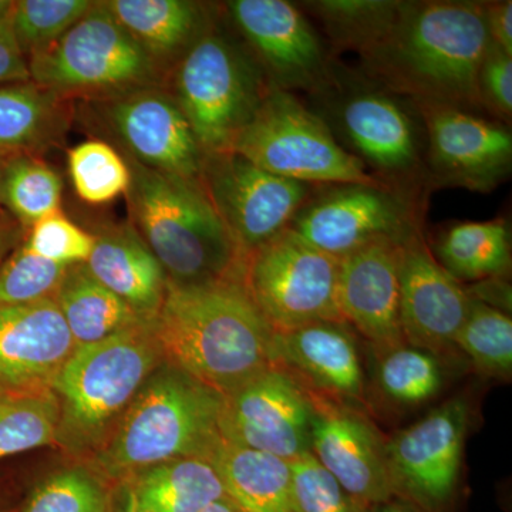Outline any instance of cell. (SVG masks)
Listing matches in <instances>:
<instances>
[{"label":"cell","mask_w":512,"mask_h":512,"mask_svg":"<svg viewBox=\"0 0 512 512\" xmlns=\"http://www.w3.org/2000/svg\"><path fill=\"white\" fill-rule=\"evenodd\" d=\"M485 2H404L389 32L360 55L366 76L414 106L481 109L477 79L487 47Z\"/></svg>","instance_id":"cell-1"},{"label":"cell","mask_w":512,"mask_h":512,"mask_svg":"<svg viewBox=\"0 0 512 512\" xmlns=\"http://www.w3.org/2000/svg\"><path fill=\"white\" fill-rule=\"evenodd\" d=\"M148 326L164 362L222 396L272 367L275 330L238 278L191 285L167 281Z\"/></svg>","instance_id":"cell-2"},{"label":"cell","mask_w":512,"mask_h":512,"mask_svg":"<svg viewBox=\"0 0 512 512\" xmlns=\"http://www.w3.org/2000/svg\"><path fill=\"white\" fill-rule=\"evenodd\" d=\"M222 402V394L163 360L97 451L92 470L113 487L168 461H210L222 441Z\"/></svg>","instance_id":"cell-3"},{"label":"cell","mask_w":512,"mask_h":512,"mask_svg":"<svg viewBox=\"0 0 512 512\" xmlns=\"http://www.w3.org/2000/svg\"><path fill=\"white\" fill-rule=\"evenodd\" d=\"M131 225L163 266L167 281L204 284L238 278L242 258L200 181L151 170L124 156Z\"/></svg>","instance_id":"cell-4"},{"label":"cell","mask_w":512,"mask_h":512,"mask_svg":"<svg viewBox=\"0 0 512 512\" xmlns=\"http://www.w3.org/2000/svg\"><path fill=\"white\" fill-rule=\"evenodd\" d=\"M148 322L79 346L57 373L52 384L59 402L56 443L64 450L97 453L163 362Z\"/></svg>","instance_id":"cell-5"},{"label":"cell","mask_w":512,"mask_h":512,"mask_svg":"<svg viewBox=\"0 0 512 512\" xmlns=\"http://www.w3.org/2000/svg\"><path fill=\"white\" fill-rule=\"evenodd\" d=\"M262 170L303 184L386 185L340 146L322 117L282 90H266L231 150Z\"/></svg>","instance_id":"cell-6"},{"label":"cell","mask_w":512,"mask_h":512,"mask_svg":"<svg viewBox=\"0 0 512 512\" xmlns=\"http://www.w3.org/2000/svg\"><path fill=\"white\" fill-rule=\"evenodd\" d=\"M173 97L204 157L231 150L268 84L251 57L208 28L177 64Z\"/></svg>","instance_id":"cell-7"},{"label":"cell","mask_w":512,"mask_h":512,"mask_svg":"<svg viewBox=\"0 0 512 512\" xmlns=\"http://www.w3.org/2000/svg\"><path fill=\"white\" fill-rule=\"evenodd\" d=\"M30 80L64 99H100L154 86L160 67L96 2L69 32L28 59Z\"/></svg>","instance_id":"cell-8"},{"label":"cell","mask_w":512,"mask_h":512,"mask_svg":"<svg viewBox=\"0 0 512 512\" xmlns=\"http://www.w3.org/2000/svg\"><path fill=\"white\" fill-rule=\"evenodd\" d=\"M340 259L279 232L242 261L239 281L275 332L318 322L345 323L338 305Z\"/></svg>","instance_id":"cell-9"},{"label":"cell","mask_w":512,"mask_h":512,"mask_svg":"<svg viewBox=\"0 0 512 512\" xmlns=\"http://www.w3.org/2000/svg\"><path fill=\"white\" fill-rule=\"evenodd\" d=\"M417 198L389 185H333L309 198L289 228L336 259L392 241L407 244L421 232Z\"/></svg>","instance_id":"cell-10"},{"label":"cell","mask_w":512,"mask_h":512,"mask_svg":"<svg viewBox=\"0 0 512 512\" xmlns=\"http://www.w3.org/2000/svg\"><path fill=\"white\" fill-rule=\"evenodd\" d=\"M471 406L457 396L386 440L393 495L426 512H446L456 497Z\"/></svg>","instance_id":"cell-11"},{"label":"cell","mask_w":512,"mask_h":512,"mask_svg":"<svg viewBox=\"0 0 512 512\" xmlns=\"http://www.w3.org/2000/svg\"><path fill=\"white\" fill-rule=\"evenodd\" d=\"M200 181L242 258L289 228L312 194L235 151L204 157Z\"/></svg>","instance_id":"cell-12"},{"label":"cell","mask_w":512,"mask_h":512,"mask_svg":"<svg viewBox=\"0 0 512 512\" xmlns=\"http://www.w3.org/2000/svg\"><path fill=\"white\" fill-rule=\"evenodd\" d=\"M227 8L269 87L292 94H326L336 86L318 33L291 2L232 0Z\"/></svg>","instance_id":"cell-13"},{"label":"cell","mask_w":512,"mask_h":512,"mask_svg":"<svg viewBox=\"0 0 512 512\" xmlns=\"http://www.w3.org/2000/svg\"><path fill=\"white\" fill-rule=\"evenodd\" d=\"M311 393L278 367L259 373L224 396L222 439L292 461L311 453Z\"/></svg>","instance_id":"cell-14"},{"label":"cell","mask_w":512,"mask_h":512,"mask_svg":"<svg viewBox=\"0 0 512 512\" xmlns=\"http://www.w3.org/2000/svg\"><path fill=\"white\" fill-rule=\"evenodd\" d=\"M414 107L429 140L426 170L431 184L487 192L510 174L512 134L503 124L456 107Z\"/></svg>","instance_id":"cell-15"},{"label":"cell","mask_w":512,"mask_h":512,"mask_svg":"<svg viewBox=\"0 0 512 512\" xmlns=\"http://www.w3.org/2000/svg\"><path fill=\"white\" fill-rule=\"evenodd\" d=\"M338 119L350 154L382 183L414 195L427 170L416 123L400 100L380 87L355 90L340 101Z\"/></svg>","instance_id":"cell-16"},{"label":"cell","mask_w":512,"mask_h":512,"mask_svg":"<svg viewBox=\"0 0 512 512\" xmlns=\"http://www.w3.org/2000/svg\"><path fill=\"white\" fill-rule=\"evenodd\" d=\"M100 109L126 156L158 173L201 180L204 154L173 94L144 87L103 99Z\"/></svg>","instance_id":"cell-17"},{"label":"cell","mask_w":512,"mask_h":512,"mask_svg":"<svg viewBox=\"0 0 512 512\" xmlns=\"http://www.w3.org/2000/svg\"><path fill=\"white\" fill-rule=\"evenodd\" d=\"M311 393V453L363 507L393 498L386 440L356 406Z\"/></svg>","instance_id":"cell-18"},{"label":"cell","mask_w":512,"mask_h":512,"mask_svg":"<svg viewBox=\"0 0 512 512\" xmlns=\"http://www.w3.org/2000/svg\"><path fill=\"white\" fill-rule=\"evenodd\" d=\"M471 298L427 248L421 232L403 247L400 328L404 343L443 355L456 349Z\"/></svg>","instance_id":"cell-19"},{"label":"cell","mask_w":512,"mask_h":512,"mask_svg":"<svg viewBox=\"0 0 512 512\" xmlns=\"http://www.w3.org/2000/svg\"><path fill=\"white\" fill-rule=\"evenodd\" d=\"M76 349L55 299L0 306V390L16 394L52 390Z\"/></svg>","instance_id":"cell-20"},{"label":"cell","mask_w":512,"mask_h":512,"mask_svg":"<svg viewBox=\"0 0 512 512\" xmlns=\"http://www.w3.org/2000/svg\"><path fill=\"white\" fill-rule=\"evenodd\" d=\"M380 241L340 259L338 305L346 325L376 353L404 345L400 328V261L403 247Z\"/></svg>","instance_id":"cell-21"},{"label":"cell","mask_w":512,"mask_h":512,"mask_svg":"<svg viewBox=\"0 0 512 512\" xmlns=\"http://www.w3.org/2000/svg\"><path fill=\"white\" fill-rule=\"evenodd\" d=\"M272 366L284 370L309 392L336 402L353 406L365 399V370L346 323L318 322L275 332Z\"/></svg>","instance_id":"cell-22"},{"label":"cell","mask_w":512,"mask_h":512,"mask_svg":"<svg viewBox=\"0 0 512 512\" xmlns=\"http://www.w3.org/2000/svg\"><path fill=\"white\" fill-rule=\"evenodd\" d=\"M84 262L90 274L114 295L150 320L163 303L167 275L133 225L101 229Z\"/></svg>","instance_id":"cell-23"},{"label":"cell","mask_w":512,"mask_h":512,"mask_svg":"<svg viewBox=\"0 0 512 512\" xmlns=\"http://www.w3.org/2000/svg\"><path fill=\"white\" fill-rule=\"evenodd\" d=\"M104 6L158 67L180 62L210 28L204 8L188 0H110Z\"/></svg>","instance_id":"cell-24"},{"label":"cell","mask_w":512,"mask_h":512,"mask_svg":"<svg viewBox=\"0 0 512 512\" xmlns=\"http://www.w3.org/2000/svg\"><path fill=\"white\" fill-rule=\"evenodd\" d=\"M121 485L123 512H201L225 497L217 471L200 458L146 468Z\"/></svg>","instance_id":"cell-25"},{"label":"cell","mask_w":512,"mask_h":512,"mask_svg":"<svg viewBox=\"0 0 512 512\" xmlns=\"http://www.w3.org/2000/svg\"><path fill=\"white\" fill-rule=\"evenodd\" d=\"M210 463L239 512H296L289 461L222 439Z\"/></svg>","instance_id":"cell-26"},{"label":"cell","mask_w":512,"mask_h":512,"mask_svg":"<svg viewBox=\"0 0 512 512\" xmlns=\"http://www.w3.org/2000/svg\"><path fill=\"white\" fill-rule=\"evenodd\" d=\"M69 119L67 99L32 80L0 86V154H36L59 144Z\"/></svg>","instance_id":"cell-27"},{"label":"cell","mask_w":512,"mask_h":512,"mask_svg":"<svg viewBox=\"0 0 512 512\" xmlns=\"http://www.w3.org/2000/svg\"><path fill=\"white\" fill-rule=\"evenodd\" d=\"M76 348L146 323L123 299L101 285L84 264L70 266L53 295Z\"/></svg>","instance_id":"cell-28"},{"label":"cell","mask_w":512,"mask_h":512,"mask_svg":"<svg viewBox=\"0 0 512 512\" xmlns=\"http://www.w3.org/2000/svg\"><path fill=\"white\" fill-rule=\"evenodd\" d=\"M437 256L458 282L503 278L511 269L510 229L503 220L451 225L437 242Z\"/></svg>","instance_id":"cell-29"},{"label":"cell","mask_w":512,"mask_h":512,"mask_svg":"<svg viewBox=\"0 0 512 512\" xmlns=\"http://www.w3.org/2000/svg\"><path fill=\"white\" fill-rule=\"evenodd\" d=\"M62 194V177L42 158L26 153L5 157L0 200L23 228L62 211Z\"/></svg>","instance_id":"cell-30"},{"label":"cell","mask_w":512,"mask_h":512,"mask_svg":"<svg viewBox=\"0 0 512 512\" xmlns=\"http://www.w3.org/2000/svg\"><path fill=\"white\" fill-rule=\"evenodd\" d=\"M311 9L338 49L363 55L376 45L399 18L403 0H316Z\"/></svg>","instance_id":"cell-31"},{"label":"cell","mask_w":512,"mask_h":512,"mask_svg":"<svg viewBox=\"0 0 512 512\" xmlns=\"http://www.w3.org/2000/svg\"><path fill=\"white\" fill-rule=\"evenodd\" d=\"M376 384L390 403L417 407L439 396L446 369L439 355L404 343L377 353Z\"/></svg>","instance_id":"cell-32"},{"label":"cell","mask_w":512,"mask_h":512,"mask_svg":"<svg viewBox=\"0 0 512 512\" xmlns=\"http://www.w3.org/2000/svg\"><path fill=\"white\" fill-rule=\"evenodd\" d=\"M481 376L510 380L512 375V319L510 313L471 299L467 318L456 338Z\"/></svg>","instance_id":"cell-33"},{"label":"cell","mask_w":512,"mask_h":512,"mask_svg":"<svg viewBox=\"0 0 512 512\" xmlns=\"http://www.w3.org/2000/svg\"><path fill=\"white\" fill-rule=\"evenodd\" d=\"M111 488L92 468H62L30 490L20 512H117Z\"/></svg>","instance_id":"cell-34"},{"label":"cell","mask_w":512,"mask_h":512,"mask_svg":"<svg viewBox=\"0 0 512 512\" xmlns=\"http://www.w3.org/2000/svg\"><path fill=\"white\" fill-rule=\"evenodd\" d=\"M59 402L52 390L0 397V460L56 443Z\"/></svg>","instance_id":"cell-35"},{"label":"cell","mask_w":512,"mask_h":512,"mask_svg":"<svg viewBox=\"0 0 512 512\" xmlns=\"http://www.w3.org/2000/svg\"><path fill=\"white\" fill-rule=\"evenodd\" d=\"M74 191L90 205H103L126 195L131 174L126 158L106 141H84L69 151Z\"/></svg>","instance_id":"cell-36"},{"label":"cell","mask_w":512,"mask_h":512,"mask_svg":"<svg viewBox=\"0 0 512 512\" xmlns=\"http://www.w3.org/2000/svg\"><path fill=\"white\" fill-rule=\"evenodd\" d=\"M96 2L90 0H20L10 10L13 33L26 59L57 42Z\"/></svg>","instance_id":"cell-37"},{"label":"cell","mask_w":512,"mask_h":512,"mask_svg":"<svg viewBox=\"0 0 512 512\" xmlns=\"http://www.w3.org/2000/svg\"><path fill=\"white\" fill-rule=\"evenodd\" d=\"M69 268L42 258L20 242L0 264V306L53 298Z\"/></svg>","instance_id":"cell-38"},{"label":"cell","mask_w":512,"mask_h":512,"mask_svg":"<svg viewBox=\"0 0 512 512\" xmlns=\"http://www.w3.org/2000/svg\"><path fill=\"white\" fill-rule=\"evenodd\" d=\"M296 512H365L312 453L289 461Z\"/></svg>","instance_id":"cell-39"},{"label":"cell","mask_w":512,"mask_h":512,"mask_svg":"<svg viewBox=\"0 0 512 512\" xmlns=\"http://www.w3.org/2000/svg\"><path fill=\"white\" fill-rule=\"evenodd\" d=\"M23 242L42 258L72 266L84 264L92 254L94 235L74 224L60 211L36 222L29 228Z\"/></svg>","instance_id":"cell-40"},{"label":"cell","mask_w":512,"mask_h":512,"mask_svg":"<svg viewBox=\"0 0 512 512\" xmlns=\"http://www.w3.org/2000/svg\"><path fill=\"white\" fill-rule=\"evenodd\" d=\"M481 109L510 123L512 116V56L490 43L477 79Z\"/></svg>","instance_id":"cell-41"},{"label":"cell","mask_w":512,"mask_h":512,"mask_svg":"<svg viewBox=\"0 0 512 512\" xmlns=\"http://www.w3.org/2000/svg\"><path fill=\"white\" fill-rule=\"evenodd\" d=\"M25 82H30L29 63L13 33L9 12L0 19V86Z\"/></svg>","instance_id":"cell-42"},{"label":"cell","mask_w":512,"mask_h":512,"mask_svg":"<svg viewBox=\"0 0 512 512\" xmlns=\"http://www.w3.org/2000/svg\"><path fill=\"white\" fill-rule=\"evenodd\" d=\"M490 43L512 56V2H485Z\"/></svg>","instance_id":"cell-43"},{"label":"cell","mask_w":512,"mask_h":512,"mask_svg":"<svg viewBox=\"0 0 512 512\" xmlns=\"http://www.w3.org/2000/svg\"><path fill=\"white\" fill-rule=\"evenodd\" d=\"M25 232L26 229L15 220H10L6 215L0 218V264L23 241Z\"/></svg>","instance_id":"cell-44"},{"label":"cell","mask_w":512,"mask_h":512,"mask_svg":"<svg viewBox=\"0 0 512 512\" xmlns=\"http://www.w3.org/2000/svg\"><path fill=\"white\" fill-rule=\"evenodd\" d=\"M365 512H426L420 510L416 505L404 501L402 498H390V500L383 501V503L369 505L365 508Z\"/></svg>","instance_id":"cell-45"},{"label":"cell","mask_w":512,"mask_h":512,"mask_svg":"<svg viewBox=\"0 0 512 512\" xmlns=\"http://www.w3.org/2000/svg\"><path fill=\"white\" fill-rule=\"evenodd\" d=\"M201 512H239L237 507L228 500V498H221V500L215 501L207 508H204Z\"/></svg>","instance_id":"cell-46"},{"label":"cell","mask_w":512,"mask_h":512,"mask_svg":"<svg viewBox=\"0 0 512 512\" xmlns=\"http://www.w3.org/2000/svg\"><path fill=\"white\" fill-rule=\"evenodd\" d=\"M12 6L13 2H9V0H0V19H3L5 16L9 15Z\"/></svg>","instance_id":"cell-47"},{"label":"cell","mask_w":512,"mask_h":512,"mask_svg":"<svg viewBox=\"0 0 512 512\" xmlns=\"http://www.w3.org/2000/svg\"><path fill=\"white\" fill-rule=\"evenodd\" d=\"M6 156H8V154H0V183H2L3 163H5ZM2 217H3L2 200H0V218H2Z\"/></svg>","instance_id":"cell-48"}]
</instances>
